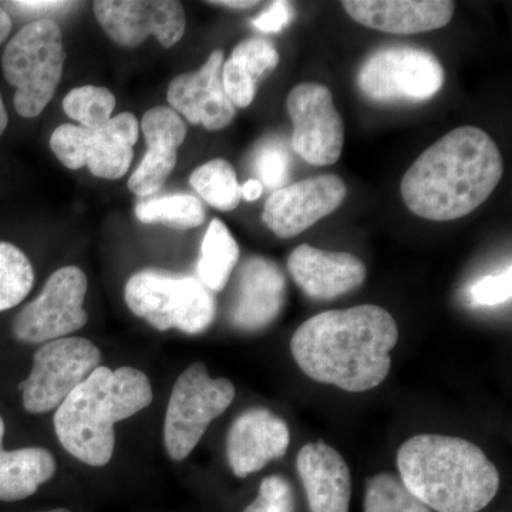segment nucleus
Segmentation results:
<instances>
[{"instance_id":"nucleus-10","label":"nucleus","mask_w":512,"mask_h":512,"mask_svg":"<svg viewBox=\"0 0 512 512\" xmlns=\"http://www.w3.org/2000/svg\"><path fill=\"white\" fill-rule=\"evenodd\" d=\"M100 362V349L90 340L63 338L45 343L36 350L32 372L20 386L26 412L42 414L59 409Z\"/></svg>"},{"instance_id":"nucleus-37","label":"nucleus","mask_w":512,"mask_h":512,"mask_svg":"<svg viewBox=\"0 0 512 512\" xmlns=\"http://www.w3.org/2000/svg\"><path fill=\"white\" fill-rule=\"evenodd\" d=\"M10 30H12V19H10L8 10L0 6V43L8 39Z\"/></svg>"},{"instance_id":"nucleus-26","label":"nucleus","mask_w":512,"mask_h":512,"mask_svg":"<svg viewBox=\"0 0 512 512\" xmlns=\"http://www.w3.org/2000/svg\"><path fill=\"white\" fill-rule=\"evenodd\" d=\"M190 184L202 200L220 211H234L242 200L237 173L224 158H214L195 168Z\"/></svg>"},{"instance_id":"nucleus-4","label":"nucleus","mask_w":512,"mask_h":512,"mask_svg":"<svg viewBox=\"0 0 512 512\" xmlns=\"http://www.w3.org/2000/svg\"><path fill=\"white\" fill-rule=\"evenodd\" d=\"M151 402L153 387L141 370L99 366L56 410L57 439L87 466H107L116 447L114 426Z\"/></svg>"},{"instance_id":"nucleus-20","label":"nucleus","mask_w":512,"mask_h":512,"mask_svg":"<svg viewBox=\"0 0 512 512\" xmlns=\"http://www.w3.org/2000/svg\"><path fill=\"white\" fill-rule=\"evenodd\" d=\"M342 6L366 28L403 36L444 28L456 10L448 0H345Z\"/></svg>"},{"instance_id":"nucleus-38","label":"nucleus","mask_w":512,"mask_h":512,"mask_svg":"<svg viewBox=\"0 0 512 512\" xmlns=\"http://www.w3.org/2000/svg\"><path fill=\"white\" fill-rule=\"evenodd\" d=\"M9 116L6 111L5 104H3L2 96H0V136L5 133L6 127H8Z\"/></svg>"},{"instance_id":"nucleus-32","label":"nucleus","mask_w":512,"mask_h":512,"mask_svg":"<svg viewBox=\"0 0 512 512\" xmlns=\"http://www.w3.org/2000/svg\"><path fill=\"white\" fill-rule=\"evenodd\" d=\"M512 271L498 275H488L471 285L468 296L474 306H497L510 301L512 295Z\"/></svg>"},{"instance_id":"nucleus-25","label":"nucleus","mask_w":512,"mask_h":512,"mask_svg":"<svg viewBox=\"0 0 512 512\" xmlns=\"http://www.w3.org/2000/svg\"><path fill=\"white\" fill-rule=\"evenodd\" d=\"M136 217L143 224H163L175 229L197 228L205 221V208L191 194H168L148 198L136 207Z\"/></svg>"},{"instance_id":"nucleus-11","label":"nucleus","mask_w":512,"mask_h":512,"mask_svg":"<svg viewBox=\"0 0 512 512\" xmlns=\"http://www.w3.org/2000/svg\"><path fill=\"white\" fill-rule=\"evenodd\" d=\"M87 286V276L77 266L57 269L35 301L28 303L13 320L15 339L39 345L66 338L84 328L89 320L83 306Z\"/></svg>"},{"instance_id":"nucleus-14","label":"nucleus","mask_w":512,"mask_h":512,"mask_svg":"<svg viewBox=\"0 0 512 512\" xmlns=\"http://www.w3.org/2000/svg\"><path fill=\"white\" fill-rule=\"evenodd\" d=\"M346 194L348 188L338 175L306 178L272 192L262 221L276 237L293 238L338 210Z\"/></svg>"},{"instance_id":"nucleus-23","label":"nucleus","mask_w":512,"mask_h":512,"mask_svg":"<svg viewBox=\"0 0 512 512\" xmlns=\"http://www.w3.org/2000/svg\"><path fill=\"white\" fill-rule=\"evenodd\" d=\"M5 423L0 416V501L26 500L56 473V460L42 447L8 451L2 446Z\"/></svg>"},{"instance_id":"nucleus-34","label":"nucleus","mask_w":512,"mask_h":512,"mask_svg":"<svg viewBox=\"0 0 512 512\" xmlns=\"http://www.w3.org/2000/svg\"><path fill=\"white\" fill-rule=\"evenodd\" d=\"M6 5L10 9L18 10L22 13H42L67 8L72 5L70 2H52V0H16V2H8Z\"/></svg>"},{"instance_id":"nucleus-17","label":"nucleus","mask_w":512,"mask_h":512,"mask_svg":"<svg viewBox=\"0 0 512 512\" xmlns=\"http://www.w3.org/2000/svg\"><path fill=\"white\" fill-rule=\"evenodd\" d=\"M291 431L281 417L268 409H249L237 417L228 431L227 457L239 478L258 473L272 460L285 456Z\"/></svg>"},{"instance_id":"nucleus-12","label":"nucleus","mask_w":512,"mask_h":512,"mask_svg":"<svg viewBox=\"0 0 512 512\" xmlns=\"http://www.w3.org/2000/svg\"><path fill=\"white\" fill-rule=\"evenodd\" d=\"M286 110L293 124V151L316 167L338 163L345 146V124L328 87L298 84L289 93Z\"/></svg>"},{"instance_id":"nucleus-33","label":"nucleus","mask_w":512,"mask_h":512,"mask_svg":"<svg viewBox=\"0 0 512 512\" xmlns=\"http://www.w3.org/2000/svg\"><path fill=\"white\" fill-rule=\"evenodd\" d=\"M293 18L292 5L285 0H276L272 2L269 9H266L262 15L254 20L256 29L265 33H276L284 30L291 23Z\"/></svg>"},{"instance_id":"nucleus-18","label":"nucleus","mask_w":512,"mask_h":512,"mask_svg":"<svg viewBox=\"0 0 512 512\" xmlns=\"http://www.w3.org/2000/svg\"><path fill=\"white\" fill-rule=\"evenodd\" d=\"M293 281L316 301H330L359 288L366 281L362 259L348 252H330L303 244L288 259Z\"/></svg>"},{"instance_id":"nucleus-19","label":"nucleus","mask_w":512,"mask_h":512,"mask_svg":"<svg viewBox=\"0 0 512 512\" xmlns=\"http://www.w3.org/2000/svg\"><path fill=\"white\" fill-rule=\"evenodd\" d=\"M141 131L147 143L146 156L131 174L128 190L146 198L163 188L177 164L178 147L187 137L184 120L170 107L158 106L146 111Z\"/></svg>"},{"instance_id":"nucleus-13","label":"nucleus","mask_w":512,"mask_h":512,"mask_svg":"<svg viewBox=\"0 0 512 512\" xmlns=\"http://www.w3.org/2000/svg\"><path fill=\"white\" fill-rule=\"evenodd\" d=\"M93 10L104 32L124 47L143 45L153 35L170 49L187 26L183 3L174 0H97Z\"/></svg>"},{"instance_id":"nucleus-6","label":"nucleus","mask_w":512,"mask_h":512,"mask_svg":"<svg viewBox=\"0 0 512 512\" xmlns=\"http://www.w3.org/2000/svg\"><path fill=\"white\" fill-rule=\"evenodd\" d=\"M128 309L154 329H178L198 335L212 325L217 313L211 291L192 276L144 269L128 279L124 289Z\"/></svg>"},{"instance_id":"nucleus-31","label":"nucleus","mask_w":512,"mask_h":512,"mask_svg":"<svg viewBox=\"0 0 512 512\" xmlns=\"http://www.w3.org/2000/svg\"><path fill=\"white\" fill-rule=\"evenodd\" d=\"M291 157L286 153L285 148L278 144H268L259 151L255 158V171L259 181L265 187L275 190L288 180L291 171Z\"/></svg>"},{"instance_id":"nucleus-16","label":"nucleus","mask_w":512,"mask_h":512,"mask_svg":"<svg viewBox=\"0 0 512 512\" xmlns=\"http://www.w3.org/2000/svg\"><path fill=\"white\" fill-rule=\"evenodd\" d=\"M224 52L214 50L197 72L180 74L168 86L170 109L191 124L210 131L222 130L234 120L237 109L222 86Z\"/></svg>"},{"instance_id":"nucleus-35","label":"nucleus","mask_w":512,"mask_h":512,"mask_svg":"<svg viewBox=\"0 0 512 512\" xmlns=\"http://www.w3.org/2000/svg\"><path fill=\"white\" fill-rule=\"evenodd\" d=\"M241 194L245 201L252 202L259 200V198L262 197V194H264V185L261 184V181L252 178V180L241 185Z\"/></svg>"},{"instance_id":"nucleus-24","label":"nucleus","mask_w":512,"mask_h":512,"mask_svg":"<svg viewBox=\"0 0 512 512\" xmlns=\"http://www.w3.org/2000/svg\"><path fill=\"white\" fill-rule=\"evenodd\" d=\"M238 261L237 241L227 225L215 218L202 239L201 258L197 264L198 281L208 291L220 292L227 286Z\"/></svg>"},{"instance_id":"nucleus-9","label":"nucleus","mask_w":512,"mask_h":512,"mask_svg":"<svg viewBox=\"0 0 512 512\" xmlns=\"http://www.w3.org/2000/svg\"><path fill=\"white\" fill-rule=\"evenodd\" d=\"M138 134L137 117L126 111L96 130L62 124L53 131L50 148L69 170L87 167L94 177L119 180L133 163Z\"/></svg>"},{"instance_id":"nucleus-27","label":"nucleus","mask_w":512,"mask_h":512,"mask_svg":"<svg viewBox=\"0 0 512 512\" xmlns=\"http://www.w3.org/2000/svg\"><path fill=\"white\" fill-rule=\"evenodd\" d=\"M35 284L28 255L10 242H0V312L25 301Z\"/></svg>"},{"instance_id":"nucleus-15","label":"nucleus","mask_w":512,"mask_h":512,"mask_svg":"<svg viewBox=\"0 0 512 512\" xmlns=\"http://www.w3.org/2000/svg\"><path fill=\"white\" fill-rule=\"evenodd\" d=\"M285 302L284 272L271 259L251 256L239 266L228 319L242 332H259L279 318Z\"/></svg>"},{"instance_id":"nucleus-2","label":"nucleus","mask_w":512,"mask_h":512,"mask_svg":"<svg viewBox=\"0 0 512 512\" xmlns=\"http://www.w3.org/2000/svg\"><path fill=\"white\" fill-rule=\"evenodd\" d=\"M503 174V157L493 138L481 128L458 127L414 161L400 191L417 217L454 221L483 205Z\"/></svg>"},{"instance_id":"nucleus-3","label":"nucleus","mask_w":512,"mask_h":512,"mask_svg":"<svg viewBox=\"0 0 512 512\" xmlns=\"http://www.w3.org/2000/svg\"><path fill=\"white\" fill-rule=\"evenodd\" d=\"M397 468L407 490L439 512H480L500 488V474L490 458L458 437H412L397 453Z\"/></svg>"},{"instance_id":"nucleus-30","label":"nucleus","mask_w":512,"mask_h":512,"mask_svg":"<svg viewBox=\"0 0 512 512\" xmlns=\"http://www.w3.org/2000/svg\"><path fill=\"white\" fill-rule=\"evenodd\" d=\"M292 485L281 476H269L259 485L258 495L242 512H295Z\"/></svg>"},{"instance_id":"nucleus-1","label":"nucleus","mask_w":512,"mask_h":512,"mask_svg":"<svg viewBox=\"0 0 512 512\" xmlns=\"http://www.w3.org/2000/svg\"><path fill=\"white\" fill-rule=\"evenodd\" d=\"M396 320L377 305L328 311L303 322L291 340L299 369L315 382L350 393L380 386L392 369Z\"/></svg>"},{"instance_id":"nucleus-21","label":"nucleus","mask_w":512,"mask_h":512,"mask_svg":"<svg viewBox=\"0 0 512 512\" xmlns=\"http://www.w3.org/2000/svg\"><path fill=\"white\" fill-rule=\"evenodd\" d=\"M311 512H349L352 477L345 458L325 443H309L296 460Z\"/></svg>"},{"instance_id":"nucleus-5","label":"nucleus","mask_w":512,"mask_h":512,"mask_svg":"<svg viewBox=\"0 0 512 512\" xmlns=\"http://www.w3.org/2000/svg\"><path fill=\"white\" fill-rule=\"evenodd\" d=\"M67 53L63 33L55 20H33L19 30L2 56L3 76L15 87V109L25 119H35L55 96L62 80Z\"/></svg>"},{"instance_id":"nucleus-8","label":"nucleus","mask_w":512,"mask_h":512,"mask_svg":"<svg viewBox=\"0 0 512 512\" xmlns=\"http://www.w3.org/2000/svg\"><path fill=\"white\" fill-rule=\"evenodd\" d=\"M444 69L430 50L396 45L376 50L357 72V87L367 100L416 104L443 89Z\"/></svg>"},{"instance_id":"nucleus-39","label":"nucleus","mask_w":512,"mask_h":512,"mask_svg":"<svg viewBox=\"0 0 512 512\" xmlns=\"http://www.w3.org/2000/svg\"><path fill=\"white\" fill-rule=\"evenodd\" d=\"M40 512H72V511L66 510V508H56V510L40 511Z\"/></svg>"},{"instance_id":"nucleus-7","label":"nucleus","mask_w":512,"mask_h":512,"mask_svg":"<svg viewBox=\"0 0 512 512\" xmlns=\"http://www.w3.org/2000/svg\"><path fill=\"white\" fill-rule=\"evenodd\" d=\"M235 399L231 380L212 379L207 366L192 363L174 383L164 421L168 456L183 461L200 443L212 421L227 412Z\"/></svg>"},{"instance_id":"nucleus-36","label":"nucleus","mask_w":512,"mask_h":512,"mask_svg":"<svg viewBox=\"0 0 512 512\" xmlns=\"http://www.w3.org/2000/svg\"><path fill=\"white\" fill-rule=\"evenodd\" d=\"M211 5L224 6L229 9H249L259 5V2L254 0H218V2H210Z\"/></svg>"},{"instance_id":"nucleus-28","label":"nucleus","mask_w":512,"mask_h":512,"mask_svg":"<svg viewBox=\"0 0 512 512\" xmlns=\"http://www.w3.org/2000/svg\"><path fill=\"white\" fill-rule=\"evenodd\" d=\"M116 103V96L106 87L82 86L66 94L63 110L80 126L96 130L109 123Z\"/></svg>"},{"instance_id":"nucleus-29","label":"nucleus","mask_w":512,"mask_h":512,"mask_svg":"<svg viewBox=\"0 0 512 512\" xmlns=\"http://www.w3.org/2000/svg\"><path fill=\"white\" fill-rule=\"evenodd\" d=\"M365 512H431L414 497L402 480L389 473L369 478L366 487Z\"/></svg>"},{"instance_id":"nucleus-22","label":"nucleus","mask_w":512,"mask_h":512,"mask_svg":"<svg viewBox=\"0 0 512 512\" xmlns=\"http://www.w3.org/2000/svg\"><path fill=\"white\" fill-rule=\"evenodd\" d=\"M279 64L276 47L261 37L239 43L222 66V86L235 109H247L258 92L259 82Z\"/></svg>"}]
</instances>
